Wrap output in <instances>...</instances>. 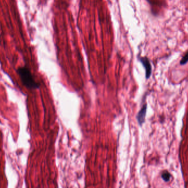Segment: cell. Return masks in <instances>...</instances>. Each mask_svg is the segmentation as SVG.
Returning a JSON list of instances; mask_svg holds the SVG:
<instances>
[{
    "instance_id": "obj_1",
    "label": "cell",
    "mask_w": 188,
    "mask_h": 188,
    "mask_svg": "<svg viewBox=\"0 0 188 188\" xmlns=\"http://www.w3.org/2000/svg\"><path fill=\"white\" fill-rule=\"evenodd\" d=\"M17 73L24 86L30 90L38 89L40 85L36 82L31 71L26 66L18 68Z\"/></svg>"
},
{
    "instance_id": "obj_2",
    "label": "cell",
    "mask_w": 188,
    "mask_h": 188,
    "mask_svg": "<svg viewBox=\"0 0 188 188\" xmlns=\"http://www.w3.org/2000/svg\"><path fill=\"white\" fill-rule=\"evenodd\" d=\"M139 60L145 68L146 79H148L150 78L151 75L152 73V66L151 64L150 61L149 59L146 57H141V58H140Z\"/></svg>"
},
{
    "instance_id": "obj_3",
    "label": "cell",
    "mask_w": 188,
    "mask_h": 188,
    "mask_svg": "<svg viewBox=\"0 0 188 188\" xmlns=\"http://www.w3.org/2000/svg\"><path fill=\"white\" fill-rule=\"evenodd\" d=\"M147 104L143 105L141 110H139V112L136 116V119L139 125L141 126L145 123V118H146V111H147Z\"/></svg>"
},
{
    "instance_id": "obj_4",
    "label": "cell",
    "mask_w": 188,
    "mask_h": 188,
    "mask_svg": "<svg viewBox=\"0 0 188 188\" xmlns=\"http://www.w3.org/2000/svg\"><path fill=\"white\" fill-rule=\"evenodd\" d=\"M162 178L163 179V180L166 182L169 181L170 180V178L171 177V175L169 173V172L168 171H163L162 173V176H161Z\"/></svg>"
},
{
    "instance_id": "obj_5",
    "label": "cell",
    "mask_w": 188,
    "mask_h": 188,
    "mask_svg": "<svg viewBox=\"0 0 188 188\" xmlns=\"http://www.w3.org/2000/svg\"><path fill=\"white\" fill-rule=\"evenodd\" d=\"M188 62V51L186 53V54L181 59V61H180V64L181 65H185Z\"/></svg>"
}]
</instances>
